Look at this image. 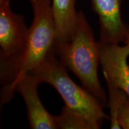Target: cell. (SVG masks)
<instances>
[{
  "mask_svg": "<svg viewBox=\"0 0 129 129\" xmlns=\"http://www.w3.org/2000/svg\"><path fill=\"white\" fill-rule=\"evenodd\" d=\"M53 50L63 64L71 71L84 87L103 106L108 103L105 90L99 81L98 68L101 44L82 11L78 12L76 28L68 41H55Z\"/></svg>",
  "mask_w": 129,
  "mask_h": 129,
  "instance_id": "obj_1",
  "label": "cell"
},
{
  "mask_svg": "<svg viewBox=\"0 0 129 129\" xmlns=\"http://www.w3.org/2000/svg\"><path fill=\"white\" fill-rule=\"evenodd\" d=\"M29 73L33 75L40 84L46 83L52 85L60 95L65 106L84 116L96 129L101 128L103 121L108 118L103 110L104 106L96 97L71 78L67 68L58 59L53 48Z\"/></svg>",
  "mask_w": 129,
  "mask_h": 129,
  "instance_id": "obj_2",
  "label": "cell"
},
{
  "mask_svg": "<svg viewBox=\"0 0 129 129\" xmlns=\"http://www.w3.org/2000/svg\"><path fill=\"white\" fill-rule=\"evenodd\" d=\"M31 4L33 21L29 28L25 50L10 84L20 75L33 71L51 51L56 41L51 0H34Z\"/></svg>",
  "mask_w": 129,
  "mask_h": 129,
  "instance_id": "obj_3",
  "label": "cell"
},
{
  "mask_svg": "<svg viewBox=\"0 0 129 129\" xmlns=\"http://www.w3.org/2000/svg\"><path fill=\"white\" fill-rule=\"evenodd\" d=\"M12 0H0V62L3 87L10 84L25 50L29 28L23 16L11 9Z\"/></svg>",
  "mask_w": 129,
  "mask_h": 129,
  "instance_id": "obj_4",
  "label": "cell"
},
{
  "mask_svg": "<svg viewBox=\"0 0 129 129\" xmlns=\"http://www.w3.org/2000/svg\"><path fill=\"white\" fill-rule=\"evenodd\" d=\"M40 82L29 73L17 77L6 87L2 88L1 102L12 99L15 91L22 95L25 101L29 126L32 129H56V116L51 115L42 104L37 87Z\"/></svg>",
  "mask_w": 129,
  "mask_h": 129,
  "instance_id": "obj_5",
  "label": "cell"
},
{
  "mask_svg": "<svg viewBox=\"0 0 129 129\" xmlns=\"http://www.w3.org/2000/svg\"><path fill=\"white\" fill-rule=\"evenodd\" d=\"M100 44V61L106 84L120 88L129 97V37L122 46L101 42Z\"/></svg>",
  "mask_w": 129,
  "mask_h": 129,
  "instance_id": "obj_6",
  "label": "cell"
},
{
  "mask_svg": "<svg viewBox=\"0 0 129 129\" xmlns=\"http://www.w3.org/2000/svg\"><path fill=\"white\" fill-rule=\"evenodd\" d=\"M100 24V42L124 44L129 37V27L121 13V0H91Z\"/></svg>",
  "mask_w": 129,
  "mask_h": 129,
  "instance_id": "obj_7",
  "label": "cell"
},
{
  "mask_svg": "<svg viewBox=\"0 0 129 129\" xmlns=\"http://www.w3.org/2000/svg\"><path fill=\"white\" fill-rule=\"evenodd\" d=\"M75 3L76 0H51L56 41H68L73 36L78 17Z\"/></svg>",
  "mask_w": 129,
  "mask_h": 129,
  "instance_id": "obj_8",
  "label": "cell"
},
{
  "mask_svg": "<svg viewBox=\"0 0 129 129\" xmlns=\"http://www.w3.org/2000/svg\"><path fill=\"white\" fill-rule=\"evenodd\" d=\"M111 128L129 129V97L120 88L107 84Z\"/></svg>",
  "mask_w": 129,
  "mask_h": 129,
  "instance_id": "obj_9",
  "label": "cell"
},
{
  "mask_svg": "<svg viewBox=\"0 0 129 129\" xmlns=\"http://www.w3.org/2000/svg\"><path fill=\"white\" fill-rule=\"evenodd\" d=\"M57 128L96 129L84 116L72 111L67 106L63 108L60 114L56 116Z\"/></svg>",
  "mask_w": 129,
  "mask_h": 129,
  "instance_id": "obj_10",
  "label": "cell"
},
{
  "mask_svg": "<svg viewBox=\"0 0 129 129\" xmlns=\"http://www.w3.org/2000/svg\"><path fill=\"white\" fill-rule=\"evenodd\" d=\"M29 1H30V3H32V2H34V0H29Z\"/></svg>",
  "mask_w": 129,
  "mask_h": 129,
  "instance_id": "obj_11",
  "label": "cell"
},
{
  "mask_svg": "<svg viewBox=\"0 0 129 129\" xmlns=\"http://www.w3.org/2000/svg\"><path fill=\"white\" fill-rule=\"evenodd\" d=\"M128 64H129V63H128Z\"/></svg>",
  "mask_w": 129,
  "mask_h": 129,
  "instance_id": "obj_12",
  "label": "cell"
}]
</instances>
